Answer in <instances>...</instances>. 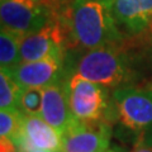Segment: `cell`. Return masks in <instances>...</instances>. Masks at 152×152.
Listing matches in <instances>:
<instances>
[{"mask_svg":"<svg viewBox=\"0 0 152 152\" xmlns=\"http://www.w3.org/2000/svg\"><path fill=\"white\" fill-rule=\"evenodd\" d=\"M108 4L117 24L128 34L152 28V0H109Z\"/></svg>","mask_w":152,"mask_h":152,"instance_id":"obj_11","label":"cell"},{"mask_svg":"<svg viewBox=\"0 0 152 152\" xmlns=\"http://www.w3.org/2000/svg\"><path fill=\"white\" fill-rule=\"evenodd\" d=\"M58 15L41 0H1V27L22 36L34 33Z\"/></svg>","mask_w":152,"mask_h":152,"instance_id":"obj_5","label":"cell"},{"mask_svg":"<svg viewBox=\"0 0 152 152\" xmlns=\"http://www.w3.org/2000/svg\"><path fill=\"white\" fill-rule=\"evenodd\" d=\"M0 152H18V146L7 137H0Z\"/></svg>","mask_w":152,"mask_h":152,"instance_id":"obj_17","label":"cell"},{"mask_svg":"<svg viewBox=\"0 0 152 152\" xmlns=\"http://www.w3.org/2000/svg\"><path fill=\"white\" fill-rule=\"evenodd\" d=\"M98 1H105V3H108L109 0H98Z\"/></svg>","mask_w":152,"mask_h":152,"instance_id":"obj_21","label":"cell"},{"mask_svg":"<svg viewBox=\"0 0 152 152\" xmlns=\"http://www.w3.org/2000/svg\"><path fill=\"white\" fill-rule=\"evenodd\" d=\"M22 88L17 84L10 75L0 72V110L19 112V95Z\"/></svg>","mask_w":152,"mask_h":152,"instance_id":"obj_13","label":"cell"},{"mask_svg":"<svg viewBox=\"0 0 152 152\" xmlns=\"http://www.w3.org/2000/svg\"><path fill=\"white\" fill-rule=\"evenodd\" d=\"M112 102L123 127L141 138L152 136V91L118 88L112 94Z\"/></svg>","mask_w":152,"mask_h":152,"instance_id":"obj_3","label":"cell"},{"mask_svg":"<svg viewBox=\"0 0 152 152\" xmlns=\"http://www.w3.org/2000/svg\"><path fill=\"white\" fill-rule=\"evenodd\" d=\"M41 1L45 3L47 7H50L55 13L60 14L66 7H67L70 0H41Z\"/></svg>","mask_w":152,"mask_h":152,"instance_id":"obj_16","label":"cell"},{"mask_svg":"<svg viewBox=\"0 0 152 152\" xmlns=\"http://www.w3.org/2000/svg\"><path fill=\"white\" fill-rule=\"evenodd\" d=\"M55 152H66L64 148H60V150H57V151H55Z\"/></svg>","mask_w":152,"mask_h":152,"instance_id":"obj_20","label":"cell"},{"mask_svg":"<svg viewBox=\"0 0 152 152\" xmlns=\"http://www.w3.org/2000/svg\"><path fill=\"white\" fill-rule=\"evenodd\" d=\"M110 143V128L105 122L86 123L75 119L62 134L66 152H107Z\"/></svg>","mask_w":152,"mask_h":152,"instance_id":"obj_7","label":"cell"},{"mask_svg":"<svg viewBox=\"0 0 152 152\" xmlns=\"http://www.w3.org/2000/svg\"><path fill=\"white\" fill-rule=\"evenodd\" d=\"M42 100H43V89H22L19 95L18 109L24 115H41Z\"/></svg>","mask_w":152,"mask_h":152,"instance_id":"obj_14","label":"cell"},{"mask_svg":"<svg viewBox=\"0 0 152 152\" xmlns=\"http://www.w3.org/2000/svg\"><path fill=\"white\" fill-rule=\"evenodd\" d=\"M131 72L126 53L118 45H112L86 51L79 58L74 74L105 88L118 89L128 83Z\"/></svg>","mask_w":152,"mask_h":152,"instance_id":"obj_2","label":"cell"},{"mask_svg":"<svg viewBox=\"0 0 152 152\" xmlns=\"http://www.w3.org/2000/svg\"><path fill=\"white\" fill-rule=\"evenodd\" d=\"M67 93L71 112L77 121L105 122L109 110L108 88L72 74L67 80Z\"/></svg>","mask_w":152,"mask_h":152,"instance_id":"obj_4","label":"cell"},{"mask_svg":"<svg viewBox=\"0 0 152 152\" xmlns=\"http://www.w3.org/2000/svg\"><path fill=\"white\" fill-rule=\"evenodd\" d=\"M67 45V29L62 19L57 15L39 31L23 36L20 43L22 62L38 61L56 53H65Z\"/></svg>","mask_w":152,"mask_h":152,"instance_id":"obj_6","label":"cell"},{"mask_svg":"<svg viewBox=\"0 0 152 152\" xmlns=\"http://www.w3.org/2000/svg\"><path fill=\"white\" fill-rule=\"evenodd\" d=\"M41 117L61 136L75 119L69 103L67 80H60L43 89Z\"/></svg>","mask_w":152,"mask_h":152,"instance_id":"obj_10","label":"cell"},{"mask_svg":"<svg viewBox=\"0 0 152 152\" xmlns=\"http://www.w3.org/2000/svg\"><path fill=\"white\" fill-rule=\"evenodd\" d=\"M69 33V43L84 50L118 45L123 39L109 4L98 0H70L60 14Z\"/></svg>","mask_w":152,"mask_h":152,"instance_id":"obj_1","label":"cell"},{"mask_svg":"<svg viewBox=\"0 0 152 152\" xmlns=\"http://www.w3.org/2000/svg\"><path fill=\"white\" fill-rule=\"evenodd\" d=\"M17 146L19 152H29L32 150L55 152L62 148V136L41 115L23 114L22 131Z\"/></svg>","mask_w":152,"mask_h":152,"instance_id":"obj_9","label":"cell"},{"mask_svg":"<svg viewBox=\"0 0 152 152\" xmlns=\"http://www.w3.org/2000/svg\"><path fill=\"white\" fill-rule=\"evenodd\" d=\"M65 53H56L46 58L22 62L10 75L22 89H45L62 80Z\"/></svg>","mask_w":152,"mask_h":152,"instance_id":"obj_8","label":"cell"},{"mask_svg":"<svg viewBox=\"0 0 152 152\" xmlns=\"http://www.w3.org/2000/svg\"><path fill=\"white\" fill-rule=\"evenodd\" d=\"M29 152H50V151H45V150H32Z\"/></svg>","mask_w":152,"mask_h":152,"instance_id":"obj_19","label":"cell"},{"mask_svg":"<svg viewBox=\"0 0 152 152\" xmlns=\"http://www.w3.org/2000/svg\"><path fill=\"white\" fill-rule=\"evenodd\" d=\"M22 121L20 112L0 110V137H7L17 145L22 131Z\"/></svg>","mask_w":152,"mask_h":152,"instance_id":"obj_15","label":"cell"},{"mask_svg":"<svg viewBox=\"0 0 152 152\" xmlns=\"http://www.w3.org/2000/svg\"><path fill=\"white\" fill-rule=\"evenodd\" d=\"M132 152H152V148L148 146H145V145H140L137 148H134Z\"/></svg>","mask_w":152,"mask_h":152,"instance_id":"obj_18","label":"cell"},{"mask_svg":"<svg viewBox=\"0 0 152 152\" xmlns=\"http://www.w3.org/2000/svg\"><path fill=\"white\" fill-rule=\"evenodd\" d=\"M22 34L1 27L0 32V66L1 71L12 75L19 65L22 64V55H20V43H22Z\"/></svg>","mask_w":152,"mask_h":152,"instance_id":"obj_12","label":"cell"}]
</instances>
